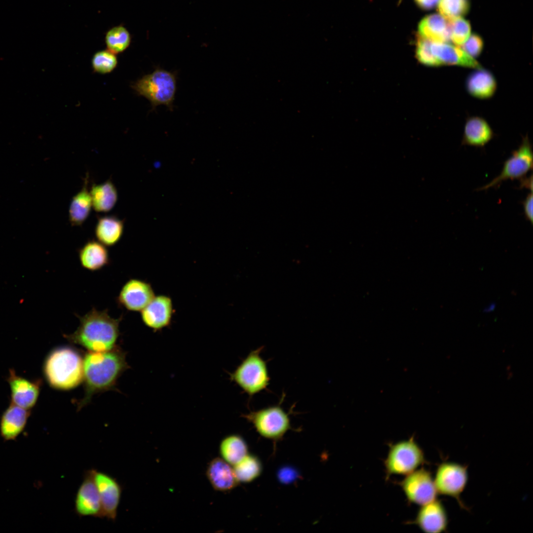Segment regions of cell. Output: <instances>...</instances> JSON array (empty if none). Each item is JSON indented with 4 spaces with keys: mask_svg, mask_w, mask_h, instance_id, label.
Masks as SVG:
<instances>
[{
    "mask_svg": "<svg viewBox=\"0 0 533 533\" xmlns=\"http://www.w3.org/2000/svg\"><path fill=\"white\" fill-rule=\"evenodd\" d=\"M84 395L78 408L86 405L93 395L111 389L128 367L124 352L117 347L86 353L83 359Z\"/></svg>",
    "mask_w": 533,
    "mask_h": 533,
    "instance_id": "cell-1",
    "label": "cell"
},
{
    "mask_svg": "<svg viewBox=\"0 0 533 533\" xmlns=\"http://www.w3.org/2000/svg\"><path fill=\"white\" fill-rule=\"evenodd\" d=\"M76 316L79 321L78 327L74 333L64 335L69 342L92 352L107 351L115 347L121 317L113 318L107 309L98 310L94 307L82 316Z\"/></svg>",
    "mask_w": 533,
    "mask_h": 533,
    "instance_id": "cell-2",
    "label": "cell"
},
{
    "mask_svg": "<svg viewBox=\"0 0 533 533\" xmlns=\"http://www.w3.org/2000/svg\"><path fill=\"white\" fill-rule=\"evenodd\" d=\"M43 374L52 388L64 390L72 389L83 381V359L73 348H56L44 361Z\"/></svg>",
    "mask_w": 533,
    "mask_h": 533,
    "instance_id": "cell-3",
    "label": "cell"
},
{
    "mask_svg": "<svg viewBox=\"0 0 533 533\" xmlns=\"http://www.w3.org/2000/svg\"><path fill=\"white\" fill-rule=\"evenodd\" d=\"M177 80L176 71H168L157 66L152 73L137 79L131 86L137 95L149 101L152 110L163 105L173 111Z\"/></svg>",
    "mask_w": 533,
    "mask_h": 533,
    "instance_id": "cell-4",
    "label": "cell"
},
{
    "mask_svg": "<svg viewBox=\"0 0 533 533\" xmlns=\"http://www.w3.org/2000/svg\"><path fill=\"white\" fill-rule=\"evenodd\" d=\"M263 349L250 352L230 375V380L249 396L266 389L269 383L267 364L261 356Z\"/></svg>",
    "mask_w": 533,
    "mask_h": 533,
    "instance_id": "cell-5",
    "label": "cell"
},
{
    "mask_svg": "<svg viewBox=\"0 0 533 533\" xmlns=\"http://www.w3.org/2000/svg\"><path fill=\"white\" fill-rule=\"evenodd\" d=\"M419 56L420 63L429 67L457 66L474 69L482 67L460 47L448 42L425 40L420 46Z\"/></svg>",
    "mask_w": 533,
    "mask_h": 533,
    "instance_id": "cell-6",
    "label": "cell"
},
{
    "mask_svg": "<svg viewBox=\"0 0 533 533\" xmlns=\"http://www.w3.org/2000/svg\"><path fill=\"white\" fill-rule=\"evenodd\" d=\"M244 417L261 436L268 439H279L291 427L288 414L279 405L251 411Z\"/></svg>",
    "mask_w": 533,
    "mask_h": 533,
    "instance_id": "cell-7",
    "label": "cell"
},
{
    "mask_svg": "<svg viewBox=\"0 0 533 533\" xmlns=\"http://www.w3.org/2000/svg\"><path fill=\"white\" fill-rule=\"evenodd\" d=\"M467 467L453 462H443L437 467L434 484L438 494L455 498L459 505L466 509L460 499L468 482Z\"/></svg>",
    "mask_w": 533,
    "mask_h": 533,
    "instance_id": "cell-8",
    "label": "cell"
},
{
    "mask_svg": "<svg viewBox=\"0 0 533 533\" xmlns=\"http://www.w3.org/2000/svg\"><path fill=\"white\" fill-rule=\"evenodd\" d=\"M533 158L531 144L529 138L525 137L519 148L505 161L499 174L479 190L497 187L508 180L522 179L533 168Z\"/></svg>",
    "mask_w": 533,
    "mask_h": 533,
    "instance_id": "cell-9",
    "label": "cell"
},
{
    "mask_svg": "<svg viewBox=\"0 0 533 533\" xmlns=\"http://www.w3.org/2000/svg\"><path fill=\"white\" fill-rule=\"evenodd\" d=\"M424 461L422 451L411 439L392 446L385 465L388 474H408Z\"/></svg>",
    "mask_w": 533,
    "mask_h": 533,
    "instance_id": "cell-10",
    "label": "cell"
},
{
    "mask_svg": "<svg viewBox=\"0 0 533 533\" xmlns=\"http://www.w3.org/2000/svg\"><path fill=\"white\" fill-rule=\"evenodd\" d=\"M90 470L100 496L104 517L115 521L122 493V486L107 473L95 469Z\"/></svg>",
    "mask_w": 533,
    "mask_h": 533,
    "instance_id": "cell-11",
    "label": "cell"
},
{
    "mask_svg": "<svg viewBox=\"0 0 533 533\" xmlns=\"http://www.w3.org/2000/svg\"><path fill=\"white\" fill-rule=\"evenodd\" d=\"M401 486L412 502L423 505L436 499L438 493L434 480L429 472L423 468L409 473Z\"/></svg>",
    "mask_w": 533,
    "mask_h": 533,
    "instance_id": "cell-12",
    "label": "cell"
},
{
    "mask_svg": "<svg viewBox=\"0 0 533 533\" xmlns=\"http://www.w3.org/2000/svg\"><path fill=\"white\" fill-rule=\"evenodd\" d=\"M75 513L80 517L104 518L100 496L90 470L85 471L76 494Z\"/></svg>",
    "mask_w": 533,
    "mask_h": 533,
    "instance_id": "cell-13",
    "label": "cell"
},
{
    "mask_svg": "<svg viewBox=\"0 0 533 533\" xmlns=\"http://www.w3.org/2000/svg\"><path fill=\"white\" fill-rule=\"evenodd\" d=\"M150 284L131 278L122 287L116 298L119 306L131 311H141L154 297Z\"/></svg>",
    "mask_w": 533,
    "mask_h": 533,
    "instance_id": "cell-14",
    "label": "cell"
},
{
    "mask_svg": "<svg viewBox=\"0 0 533 533\" xmlns=\"http://www.w3.org/2000/svg\"><path fill=\"white\" fill-rule=\"evenodd\" d=\"M7 381L10 389L11 403L27 410L34 407L39 394L40 380H29L17 375L14 370L10 369Z\"/></svg>",
    "mask_w": 533,
    "mask_h": 533,
    "instance_id": "cell-15",
    "label": "cell"
},
{
    "mask_svg": "<svg viewBox=\"0 0 533 533\" xmlns=\"http://www.w3.org/2000/svg\"><path fill=\"white\" fill-rule=\"evenodd\" d=\"M140 312L144 324L153 330H161L170 324L173 313L172 300L165 295L155 296Z\"/></svg>",
    "mask_w": 533,
    "mask_h": 533,
    "instance_id": "cell-16",
    "label": "cell"
},
{
    "mask_svg": "<svg viewBox=\"0 0 533 533\" xmlns=\"http://www.w3.org/2000/svg\"><path fill=\"white\" fill-rule=\"evenodd\" d=\"M416 522L427 533H441L445 532L448 525L446 510L442 503L437 499L422 505L418 513Z\"/></svg>",
    "mask_w": 533,
    "mask_h": 533,
    "instance_id": "cell-17",
    "label": "cell"
},
{
    "mask_svg": "<svg viewBox=\"0 0 533 533\" xmlns=\"http://www.w3.org/2000/svg\"><path fill=\"white\" fill-rule=\"evenodd\" d=\"M27 410L11 403L0 420V434L5 441L14 440L24 429L30 416Z\"/></svg>",
    "mask_w": 533,
    "mask_h": 533,
    "instance_id": "cell-18",
    "label": "cell"
},
{
    "mask_svg": "<svg viewBox=\"0 0 533 533\" xmlns=\"http://www.w3.org/2000/svg\"><path fill=\"white\" fill-rule=\"evenodd\" d=\"M466 80V89L472 97L480 99L491 98L497 88L496 80L489 70L482 67L474 69Z\"/></svg>",
    "mask_w": 533,
    "mask_h": 533,
    "instance_id": "cell-19",
    "label": "cell"
},
{
    "mask_svg": "<svg viewBox=\"0 0 533 533\" xmlns=\"http://www.w3.org/2000/svg\"><path fill=\"white\" fill-rule=\"evenodd\" d=\"M78 258L82 267L91 271L99 270L110 262L106 246L95 240L88 241L79 248Z\"/></svg>",
    "mask_w": 533,
    "mask_h": 533,
    "instance_id": "cell-20",
    "label": "cell"
},
{
    "mask_svg": "<svg viewBox=\"0 0 533 533\" xmlns=\"http://www.w3.org/2000/svg\"><path fill=\"white\" fill-rule=\"evenodd\" d=\"M207 476L214 489L227 491L235 487L237 483L233 468L223 459L215 458L209 463Z\"/></svg>",
    "mask_w": 533,
    "mask_h": 533,
    "instance_id": "cell-21",
    "label": "cell"
},
{
    "mask_svg": "<svg viewBox=\"0 0 533 533\" xmlns=\"http://www.w3.org/2000/svg\"><path fill=\"white\" fill-rule=\"evenodd\" d=\"M419 36L432 41L448 42L450 41L449 21L439 13L423 17L418 25Z\"/></svg>",
    "mask_w": 533,
    "mask_h": 533,
    "instance_id": "cell-22",
    "label": "cell"
},
{
    "mask_svg": "<svg viewBox=\"0 0 533 533\" xmlns=\"http://www.w3.org/2000/svg\"><path fill=\"white\" fill-rule=\"evenodd\" d=\"M493 130L483 118L475 116L469 118L465 124L463 136V145L482 147L493 138Z\"/></svg>",
    "mask_w": 533,
    "mask_h": 533,
    "instance_id": "cell-23",
    "label": "cell"
},
{
    "mask_svg": "<svg viewBox=\"0 0 533 533\" xmlns=\"http://www.w3.org/2000/svg\"><path fill=\"white\" fill-rule=\"evenodd\" d=\"M124 222L114 216L100 217L95 228V235L98 241L106 246L117 244L122 237Z\"/></svg>",
    "mask_w": 533,
    "mask_h": 533,
    "instance_id": "cell-24",
    "label": "cell"
},
{
    "mask_svg": "<svg viewBox=\"0 0 533 533\" xmlns=\"http://www.w3.org/2000/svg\"><path fill=\"white\" fill-rule=\"evenodd\" d=\"M89 191L92 207L96 212H109L117 202V189L110 180L100 184H93Z\"/></svg>",
    "mask_w": 533,
    "mask_h": 533,
    "instance_id": "cell-25",
    "label": "cell"
},
{
    "mask_svg": "<svg viewBox=\"0 0 533 533\" xmlns=\"http://www.w3.org/2000/svg\"><path fill=\"white\" fill-rule=\"evenodd\" d=\"M87 180L82 189L72 198L69 209V219L72 226L81 225L88 217L91 207L92 199L87 189Z\"/></svg>",
    "mask_w": 533,
    "mask_h": 533,
    "instance_id": "cell-26",
    "label": "cell"
},
{
    "mask_svg": "<svg viewBox=\"0 0 533 533\" xmlns=\"http://www.w3.org/2000/svg\"><path fill=\"white\" fill-rule=\"evenodd\" d=\"M220 451L223 459L229 464L234 465L247 455L248 448L242 437L231 435L222 441Z\"/></svg>",
    "mask_w": 533,
    "mask_h": 533,
    "instance_id": "cell-27",
    "label": "cell"
},
{
    "mask_svg": "<svg viewBox=\"0 0 533 533\" xmlns=\"http://www.w3.org/2000/svg\"><path fill=\"white\" fill-rule=\"evenodd\" d=\"M105 42L107 49L115 54L122 53L130 46L131 36L122 25L110 28L106 33Z\"/></svg>",
    "mask_w": 533,
    "mask_h": 533,
    "instance_id": "cell-28",
    "label": "cell"
},
{
    "mask_svg": "<svg viewBox=\"0 0 533 533\" xmlns=\"http://www.w3.org/2000/svg\"><path fill=\"white\" fill-rule=\"evenodd\" d=\"M233 466V469L237 480L243 483L252 481L260 475L262 471L260 460L252 455H247Z\"/></svg>",
    "mask_w": 533,
    "mask_h": 533,
    "instance_id": "cell-29",
    "label": "cell"
},
{
    "mask_svg": "<svg viewBox=\"0 0 533 533\" xmlns=\"http://www.w3.org/2000/svg\"><path fill=\"white\" fill-rule=\"evenodd\" d=\"M470 9L469 0H439L438 10L447 20L462 17Z\"/></svg>",
    "mask_w": 533,
    "mask_h": 533,
    "instance_id": "cell-30",
    "label": "cell"
},
{
    "mask_svg": "<svg viewBox=\"0 0 533 533\" xmlns=\"http://www.w3.org/2000/svg\"><path fill=\"white\" fill-rule=\"evenodd\" d=\"M118 60L116 54L108 49L96 52L92 56L91 66L93 71L100 74L112 72L116 67Z\"/></svg>",
    "mask_w": 533,
    "mask_h": 533,
    "instance_id": "cell-31",
    "label": "cell"
},
{
    "mask_svg": "<svg viewBox=\"0 0 533 533\" xmlns=\"http://www.w3.org/2000/svg\"><path fill=\"white\" fill-rule=\"evenodd\" d=\"M449 25L450 41L457 46H461L471 35L469 22L462 17L448 20Z\"/></svg>",
    "mask_w": 533,
    "mask_h": 533,
    "instance_id": "cell-32",
    "label": "cell"
},
{
    "mask_svg": "<svg viewBox=\"0 0 533 533\" xmlns=\"http://www.w3.org/2000/svg\"><path fill=\"white\" fill-rule=\"evenodd\" d=\"M460 47L470 56L475 59L483 51L484 41L479 35L472 34Z\"/></svg>",
    "mask_w": 533,
    "mask_h": 533,
    "instance_id": "cell-33",
    "label": "cell"
},
{
    "mask_svg": "<svg viewBox=\"0 0 533 533\" xmlns=\"http://www.w3.org/2000/svg\"><path fill=\"white\" fill-rule=\"evenodd\" d=\"M524 213L526 218L531 223L533 222V193L531 191L523 202Z\"/></svg>",
    "mask_w": 533,
    "mask_h": 533,
    "instance_id": "cell-34",
    "label": "cell"
},
{
    "mask_svg": "<svg viewBox=\"0 0 533 533\" xmlns=\"http://www.w3.org/2000/svg\"><path fill=\"white\" fill-rule=\"evenodd\" d=\"M418 6L424 10H430L435 7L439 0H415Z\"/></svg>",
    "mask_w": 533,
    "mask_h": 533,
    "instance_id": "cell-35",
    "label": "cell"
},
{
    "mask_svg": "<svg viewBox=\"0 0 533 533\" xmlns=\"http://www.w3.org/2000/svg\"><path fill=\"white\" fill-rule=\"evenodd\" d=\"M522 180V181L521 182V185H520L521 187H525V188H527L528 189L530 190L531 191H532V189H533L532 176L531 175V177L529 178H525V179L523 178Z\"/></svg>",
    "mask_w": 533,
    "mask_h": 533,
    "instance_id": "cell-36",
    "label": "cell"
},
{
    "mask_svg": "<svg viewBox=\"0 0 533 533\" xmlns=\"http://www.w3.org/2000/svg\"><path fill=\"white\" fill-rule=\"evenodd\" d=\"M495 307V303H493V304L490 305L489 306H488L486 308H485L484 309V312H488L492 311L494 310Z\"/></svg>",
    "mask_w": 533,
    "mask_h": 533,
    "instance_id": "cell-37",
    "label": "cell"
}]
</instances>
